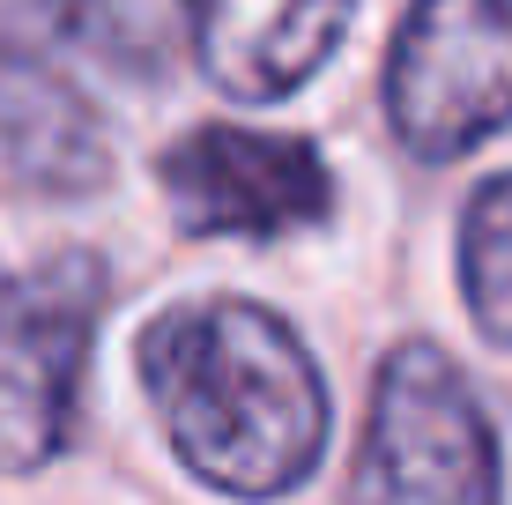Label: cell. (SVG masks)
Segmentation results:
<instances>
[{
  "label": "cell",
  "mask_w": 512,
  "mask_h": 505,
  "mask_svg": "<svg viewBox=\"0 0 512 505\" xmlns=\"http://www.w3.org/2000/svg\"><path fill=\"white\" fill-rule=\"evenodd\" d=\"M104 298L112 275L82 246L0 275V476H45L75 446Z\"/></svg>",
  "instance_id": "3"
},
{
  "label": "cell",
  "mask_w": 512,
  "mask_h": 505,
  "mask_svg": "<svg viewBox=\"0 0 512 505\" xmlns=\"http://www.w3.org/2000/svg\"><path fill=\"white\" fill-rule=\"evenodd\" d=\"M156 194L186 238L275 246L334 216V171L305 134L201 119L171 149H156Z\"/></svg>",
  "instance_id": "5"
},
{
  "label": "cell",
  "mask_w": 512,
  "mask_h": 505,
  "mask_svg": "<svg viewBox=\"0 0 512 505\" xmlns=\"http://www.w3.org/2000/svg\"><path fill=\"white\" fill-rule=\"evenodd\" d=\"M357 0H186L201 75L231 104H282L334 60Z\"/></svg>",
  "instance_id": "6"
},
{
  "label": "cell",
  "mask_w": 512,
  "mask_h": 505,
  "mask_svg": "<svg viewBox=\"0 0 512 505\" xmlns=\"http://www.w3.org/2000/svg\"><path fill=\"white\" fill-rule=\"evenodd\" d=\"M112 186V127L52 67H0V194L90 201Z\"/></svg>",
  "instance_id": "7"
},
{
  "label": "cell",
  "mask_w": 512,
  "mask_h": 505,
  "mask_svg": "<svg viewBox=\"0 0 512 505\" xmlns=\"http://www.w3.org/2000/svg\"><path fill=\"white\" fill-rule=\"evenodd\" d=\"M379 104L416 164H461L512 127V0H416L386 45Z\"/></svg>",
  "instance_id": "4"
},
{
  "label": "cell",
  "mask_w": 512,
  "mask_h": 505,
  "mask_svg": "<svg viewBox=\"0 0 512 505\" xmlns=\"http://www.w3.org/2000/svg\"><path fill=\"white\" fill-rule=\"evenodd\" d=\"M156 431L201 491L275 505L305 491L334 439V394L305 335L260 298H186L134 342Z\"/></svg>",
  "instance_id": "1"
},
{
  "label": "cell",
  "mask_w": 512,
  "mask_h": 505,
  "mask_svg": "<svg viewBox=\"0 0 512 505\" xmlns=\"http://www.w3.org/2000/svg\"><path fill=\"white\" fill-rule=\"evenodd\" d=\"M461 305L475 335L512 357V171H490L461 208Z\"/></svg>",
  "instance_id": "8"
},
{
  "label": "cell",
  "mask_w": 512,
  "mask_h": 505,
  "mask_svg": "<svg viewBox=\"0 0 512 505\" xmlns=\"http://www.w3.org/2000/svg\"><path fill=\"white\" fill-rule=\"evenodd\" d=\"M342 505H505L498 424L431 335L379 357Z\"/></svg>",
  "instance_id": "2"
},
{
  "label": "cell",
  "mask_w": 512,
  "mask_h": 505,
  "mask_svg": "<svg viewBox=\"0 0 512 505\" xmlns=\"http://www.w3.org/2000/svg\"><path fill=\"white\" fill-rule=\"evenodd\" d=\"M90 0H0V67H45L82 30Z\"/></svg>",
  "instance_id": "9"
}]
</instances>
